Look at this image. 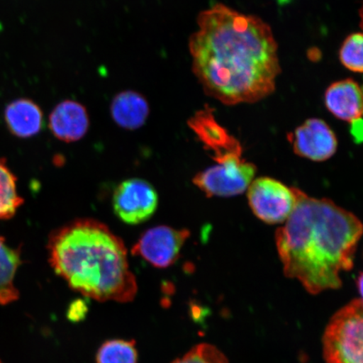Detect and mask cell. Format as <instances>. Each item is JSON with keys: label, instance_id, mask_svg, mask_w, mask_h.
Returning a JSON list of instances; mask_svg holds the SVG:
<instances>
[{"label": "cell", "instance_id": "8992f818", "mask_svg": "<svg viewBox=\"0 0 363 363\" xmlns=\"http://www.w3.org/2000/svg\"><path fill=\"white\" fill-rule=\"evenodd\" d=\"M256 172L243 157L234 158L199 172L193 182L208 197H230L246 191Z\"/></svg>", "mask_w": 363, "mask_h": 363}, {"label": "cell", "instance_id": "d6986e66", "mask_svg": "<svg viewBox=\"0 0 363 363\" xmlns=\"http://www.w3.org/2000/svg\"><path fill=\"white\" fill-rule=\"evenodd\" d=\"M172 363H230L224 353L211 344L201 343L194 347Z\"/></svg>", "mask_w": 363, "mask_h": 363}, {"label": "cell", "instance_id": "2e32d148", "mask_svg": "<svg viewBox=\"0 0 363 363\" xmlns=\"http://www.w3.org/2000/svg\"><path fill=\"white\" fill-rule=\"evenodd\" d=\"M16 182L6 162L0 159V220L15 216L24 202L17 193Z\"/></svg>", "mask_w": 363, "mask_h": 363}, {"label": "cell", "instance_id": "e0dca14e", "mask_svg": "<svg viewBox=\"0 0 363 363\" xmlns=\"http://www.w3.org/2000/svg\"><path fill=\"white\" fill-rule=\"evenodd\" d=\"M138 352L134 340L113 339L99 347L96 363H138Z\"/></svg>", "mask_w": 363, "mask_h": 363}, {"label": "cell", "instance_id": "9c48e42d", "mask_svg": "<svg viewBox=\"0 0 363 363\" xmlns=\"http://www.w3.org/2000/svg\"><path fill=\"white\" fill-rule=\"evenodd\" d=\"M188 125L203 143L204 148L212 152L211 156L217 164L242 157V145L218 123L210 107L206 106L195 113L189 120Z\"/></svg>", "mask_w": 363, "mask_h": 363}, {"label": "cell", "instance_id": "44dd1931", "mask_svg": "<svg viewBox=\"0 0 363 363\" xmlns=\"http://www.w3.org/2000/svg\"><path fill=\"white\" fill-rule=\"evenodd\" d=\"M351 134L354 140L357 143H361L362 140V120L357 119L351 122Z\"/></svg>", "mask_w": 363, "mask_h": 363}, {"label": "cell", "instance_id": "7c38bea8", "mask_svg": "<svg viewBox=\"0 0 363 363\" xmlns=\"http://www.w3.org/2000/svg\"><path fill=\"white\" fill-rule=\"evenodd\" d=\"M328 111L339 120L352 121L362 116V93L359 84L348 79L331 84L325 94Z\"/></svg>", "mask_w": 363, "mask_h": 363}, {"label": "cell", "instance_id": "ffe728a7", "mask_svg": "<svg viewBox=\"0 0 363 363\" xmlns=\"http://www.w3.org/2000/svg\"><path fill=\"white\" fill-rule=\"evenodd\" d=\"M87 312V305L83 301H77L69 307L67 317L72 321H80L84 319Z\"/></svg>", "mask_w": 363, "mask_h": 363}, {"label": "cell", "instance_id": "6da1fadb", "mask_svg": "<svg viewBox=\"0 0 363 363\" xmlns=\"http://www.w3.org/2000/svg\"><path fill=\"white\" fill-rule=\"evenodd\" d=\"M197 24L189 48L194 74L208 96L237 106L274 92L281 67L269 24L223 4L199 13Z\"/></svg>", "mask_w": 363, "mask_h": 363}, {"label": "cell", "instance_id": "8fae6325", "mask_svg": "<svg viewBox=\"0 0 363 363\" xmlns=\"http://www.w3.org/2000/svg\"><path fill=\"white\" fill-rule=\"evenodd\" d=\"M90 125L87 108L78 101H67L57 104L49 116V128L62 142H78L87 134Z\"/></svg>", "mask_w": 363, "mask_h": 363}, {"label": "cell", "instance_id": "9a60e30c", "mask_svg": "<svg viewBox=\"0 0 363 363\" xmlns=\"http://www.w3.org/2000/svg\"><path fill=\"white\" fill-rule=\"evenodd\" d=\"M21 264V251L6 244L0 237V303L8 305L19 298L15 277Z\"/></svg>", "mask_w": 363, "mask_h": 363}, {"label": "cell", "instance_id": "7a4b0ae2", "mask_svg": "<svg viewBox=\"0 0 363 363\" xmlns=\"http://www.w3.org/2000/svg\"><path fill=\"white\" fill-rule=\"evenodd\" d=\"M294 189L296 206L276 231L284 274L297 279L311 294L337 289L342 285L340 274L353 267L362 222L328 199Z\"/></svg>", "mask_w": 363, "mask_h": 363}, {"label": "cell", "instance_id": "52a82bcc", "mask_svg": "<svg viewBox=\"0 0 363 363\" xmlns=\"http://www.w3.org/2000/svg\"><path fill=\"white\" fill-rule=\"evenodd\" d=\"M157 204L155 189L143 179L125 180L113 193V211L126 224L138 225L148 220L155 213Z\"/></svg>", "mask_w": 363, "mask_h": 363}, {"label": "cell", "instance_id": "5bb4252c", "mask_svg": "<svg viewBox=\"0 0 363 363\" xmlns=\"http://www.w3.org/2000/svg\"><path fill=\"white\" fill-rule=\"evenodd\" d=\"M111 113L113 121L121 128L139 129L146 123L149 116V104L143 95L125 90L113 99Z\"/></svg>", "mask_w": 363, "mask_h": 363}, {"label": "cell", "instance_id": "7402d4cb", "mask_svg": "<svg viewBox=\"0 0 363 363\" xmlns=\"http://www.w3.org/2000/svg\"><path fill=\"white\" fill-rule=\"evenodd\" d=\"M358 290H359L360 295L362 294V274H360L359 278H358L357 281Z\"/></svg>", "mask_w": 363, "mask_h": 363}, {"label": "cell", "instance_id": "30bf717a", "mask_svg": "<svg viewBox=\"0 0 363 363\" xmlns=\"http://www.w3.org/2000/svg\"><path fill=\"white\" fill-rule=\"evenodd\" d=\"M297 155L314 162L328 160L337 152L338 142L333 130L324 121L313 118L290 135Z\"/></svg>", "mask_w": 363, "mask_h": 363}, {"label": "cell", "instance_id": "ba28073f", "mask_svg": "<svg viewBox=\"0 0 363 363\" xmlns=\"http://www.w3.org/2000/svg\"><path fill=\"white\" fill-rule=\"evenodd\" d=\"M188 230H177L169 226L153 227L145 233L133 248V254L140 256L158 269H167L178 260Z\"/></svg>", "mask_w": 363, "mask_h": 363}, {"label": "cell", "instance_id": "4fadbf2b", "mask_svg": "<svg viewBox=\"0 0 363 363\" xmlns=\"http://www.w3.org/2000/svg\"><path fill=\"white\" fill-rule=\"evenodd\" d=\"M4 121L13 135L30 138L42 130L44 116L38 104L29 99H19L8 104Z\"/></svg>", "mask_w": 363, "mask_h": 363}, {"label": "cell", "instance_id": "3957f363", "mask_svg": "<svg viewBox=\"0 0 363 363\" xmlns=\"http://www.w3.org/2000/svg\"><path fill=\"white\" fill-rule=\"evenodd\" d=\"M48 249L56 274L86 297L126 303L138 293L123 240L101 222L72 221L50 235Z\"/></svg>", "mask_w": 363, "mask_h": 363}, {"label": "cell", "instance_id": "5b68a950", "mask_svg": "<svg viewBox=\"0 0 363 363\" xmlns=\"http://www.w3.org/2000/svg\"><path fill=\"white\" fill-rule=\"evenodd\" d=\"M247 189L250 207L265 223H284L296 206L294 188H289L278 180L267 177L258 178L252 182Z\"/></svg>", "mask_w": 363, "mask_h": 363}, {"label": "cell", "instance_id": "ac0fdd59", "mask_svg": "<svg viewBox=\"0 0 363 363\" xmlns=\"http://www.w3.org/2000/svg\"><path fill=\"white\" fill-rule=\"evenodd\" d=\"M363 36L361 33H353L345 40L340 50V60L347 69L362 74Z\"/></svg>", "mask_w": 363, "mask_h": 363}, {"label": "cell", "instance_id": "277c9868", "mask_svg": "<svg viewBox=\"0 0 363 363\" xmlns=\"http://www.w3.org/2000/svg\"><path fill=\"white\" fill-rule=\"evenodd\" d=\"M322 345L325 363H362V298L353 299L330 318Z\"/></svg>", "mask_w": 363, "mask_h": 363}]
</instances>
